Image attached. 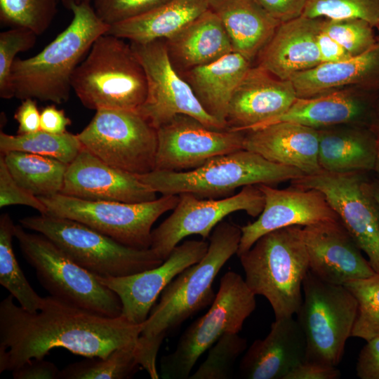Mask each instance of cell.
<instances>
[{
  "label": "cell",
  "mask_w": 379,
  "mask_h": 379,
  "mask_svg": "<svg viewBox=\"0 0 379 379\" xmlns=\"http://www.w3.org/2000/svg\"><path fill=\"white\" fill-rule=\"evenodd\" d=\"M258 187L264 196V208L254 222L240 227L238 256L260 237L275 230L340 220L326 197L317 190L292 185L281 190L266 184Z\"/></svg>",
  "instance_id": "cell-18"
},
{
  "label": "cell",
  "mask_w": 379,
  "mask_h": 379,
  "mask_svg": "<svg viewBox=\"0 0 379 379\" xmlns=\"http://www.w3.org/2000/svg\"><path fill=\"white\" fill-rule=\"evenodd\" d=\"M178 196L171 214L152 231L150 248L163 260L184 238L199 234L206 239L227 215L244 211L258 217L265 204L258 185L244 186L237 194L220 199H201L188 193Z\"/></svg>",
  "instance_id": "cell-15"
},
{
  "label": "cell",
  "mask_w": 379,
  "mask_h": 379,
  "mask_svg": "<svg viewBox=\"0 0 379 379\" xmlns=\"http://www.w3.org/2000/svg\"><path fill=\"white\" fill-rule=\"evenodd\" d=\"M356 371L361 379H379V335L367 340L361 350Z\"/></svg>",
  "instance_id": "cell-44"
},
{
  "label": "cell",
  "mask_w": 379,
  "mask_h": 379,
  "mask_svg": "<svg viewBox=\"0 0 379 379\" xmlns=\"http://www.w3.org/2000/svg\"><path fill=\"white\" fill-rule=\"evenodd\" d=\"M297 321L306 341L305 361L337 366L357 314V302L344 285L324 282L309 270L302 283Z\"/></svg>",
  "instance_id": "cell-10"
},
{
  "label": "cell",
  "mask_w": 379,
  "mask_h": 379,
  "mask_svg": "<svg viewBox=\"0 0 379 379\" xmlns=\"http://www.w3.org/2000/svg\"><path fill=\"white\" fill-rule=\"evenodd\" d=\"M14 237L39 281L51 295L100 315H121L122 305L118 295L49 239L39 233L28 232L21 225H15Z\"/></svg>",
  "instance_id": "cell-8"
},
{
  "label": "cell",
  "mask_w": 379,
  "mask_h": 379,
  "mask_svg": "<svg viewBox=\"0 0 379 379\" xmlns=\"http://www.w3.org/2000/svg\"><path fill=\"white\" fill-rule=\"evenodd\" d=\"M340 375L337 366L305 361L291 371L285 379H338Z\"/></svg>",
  "instance_id": "cell-47"
},
{
  "label": "cell",
  "mask_w": 379,
  "mask_h": 379,
  "mask_svg": "<svg viewBox=\"0 0 379 379\" xmlns=\"http://www.w3.org/2000/svg\"><path fill=\"white\" fill-rule=\"evenodd\" d=\"M60 193L90 201L140 203L157 199L137 175L106 164L83 147L68 164Z\"/></svg>",
  "instance_id": "cell-20"
},
{
  "label": "cell",
  "mask_w": 379,
  "mask_h": 379,
  "mask_svg": "<svg viewBox=\"0 0 379 379\" xmlns=\"http://www.w3.org/2000/svg\"><path fill=\"white\" fill-rule=\"evenodd\" d=\"M39 198L47 215L78 221L137 249L150 248L153 224L179 200L178 195H162L140 203L90 201L61 193Z\"/></svg>",
  "instance_id": "cell-11"
},
{
  "label": "cell",
  "mask_w": 379,
  "mask_h": 379,
  "mask_svg": "<svg viewBox=\"0 0 379 379\" xmlns=\"http://www.w3.org/2000/svg\"><path fill=\"white\" fill-rule=\"evenodd\" d=\"M14 180L38 197L61 192L68 164L38 154L11 151L1 154Z\"/></svg>",
  "instance_id": "cell-32"
},
{
  "label": "cell",
  "mask_w": 379,
  "mask_h": 379,
  "mask_svg": "<svg viewBox=\"0 0 379 379\" xmlns=\"http://www.w3.org/2000/svg\"><path fill=\"white\" fill-rule=\"evenodd\" d=\"M72 11L69 25L36 55L16 58L11 69L14 97L62 104L70 95L72 77L94 41L109 26L96 14L91 3L62 0Z\"/></svg>",
  "instance_id": "cell-2"
},
{
  "label": "cell",
  "mask_w": 379,
  "mask_h": 379,
  "mask_svg": "<svg viewBox=\"0 0 379 379\" xmlns=\"http://www.w3.org/2000/svg\"><path fill=\"white\" fill-rule=\"evenodd\" d=\"M366 173L324 171L291 181L292 185L322 192L340 222L379 273V207Z\"/></svg>",
  "instance_id": "cell-13"
},
{
  "label": "cell",
  "mask_w": 379,
  "mask_h": 379,
  "mask_svg": "<svg viewBox=\"0 0 379 379\" xmlns=\"http://www.w3.org/2000/svg\"><path fill=\"white\" fill-rule=\"evenodd\" d=\"M377 138L376 154L373 171L377 174L378 177V179H379V137H377Z\"/></svg>",
  "instance_id": "cell-53"
},
{
  "label": "cell",
  "mask_w": 379,
  "mask_h": 379,
  "mask_svg": "<svg viewBox=\"0 0 379 379\" xmlns=\"http://www.w3.org/2000/svg\"><path fill=\"white\" fill-rule=\"evenodd\" d=\"M238 257L248 287L268 300L275 319L297 313L302 301L303 280L310 270L302 227L266 233Z\"/></svg>",
  "instance_id": "cell-3"
},
{
  "label": "cell",
  "mask_w": 379,
  "mask_h": 379,
  "mask_svg": "<svg viewBox=\"0 0 379 379\" xmlns=\"http://www.w3.org/2000/svg\"><path fill=\"white\" fill-rule=\"evenodd\" d=\"M171 0H94L93 8L109 26L142 15Z\"/></svg>",
  "instance_id": "cell-42"
},
{
  "label": "cell",
  "mask_w": 379,
  "mask_h": 379,
  "mask_svg": "<svg viewBox=\"0 0 379 379\" xmlns=\"http://www.w3.org/2000/svg\"><path fill=\"white\" fill-rule=\"evenodd\" d=\"M378 94L379 91L352 86L316 97L297 98L284 114L256 128L282 121L316 129L343 124L370 127Z\"/></svg>",
  "instance_id": "cell-22"
},
{
  "label": "cell",
  "mask_w": 379,
  "mask_h": 379,
  "mask_svg": "<svg viewBox=\"0 0 379 379\" xmlns=\"http://www.w3.org/2000/svg\"><path fill=\"white\" fill-rule=\"evenodd\" d=\"M371 187L373 195L379 207V179L371 181Z\"/></svg>",
  "instance_id": "cell-52"
},
{
  "label": "cell",
  "mask_w": 379,
  "mask_h": 379,
  "mask_svg": "<svg viewBox=\"0 0 379 379\" xmlns=\"http://www.w3.org/2000/svg\"><path fill=\"white\" fill-rule=\"evenodd\" d=\"M154 170L185 171L215 157L244 149L245 131L215 130L187 114H177L157 129Z\"/></svg>",
  "instance_id": "cell-16"
},
{
  "label": "cell",
  "mask_w": 379,
  "mask_h": 379,
  "mask_svg": "<svg viewBox=\"0 0 379 379\" xmlns=\"http://www.w3.org/2000/svg\"><path fill=\"white\" fill-rule=\"evenodd\" d=\"M370 128L377 135V137H379V94L375 105Z\"/></svg>",
  "instance_id": "cell-51"
},
{
  "label": "cell",
  "mask_w": 379,
  "mask_h": 379,
  "mask_svg": "<svg viewBox=\"0 0 379 379\" xmlns=\"http://www.w3.org/2000/svg\"><path fill=\"white\" fill-rule=\"evenodd\" d=\"M305 358V338L297 319H275L267 335L255 340L244 354L239 375L248 379H285Z\"/></svg>",
  "instance_id": "cell-24"
},
{
  "label": "cell",
  "mask_w": 379,
  "mask_h": 379,
  "mask_svg": "<svg viewBox=\"0 0 379 379\" xmlns=\"http://www.w3.org/2000/svg\"><path fill=\"white\" fill-rule=\"evenodd\" d=\"M310 272L336 285L376 272L340 220L302 227Z\"/></svg>",
  "instance_id": "cell-19"
},
{
  "label": "cell",
  "mask_w": 379,
  "mask_h": 379,
  "mask_svg": "<svg viewBox=\"0 0 379 379\" xmlns=\"http://www.w3.org/2000/svg\"><path fill=\"white\" fill-rule=\"evenodd\" d=\"M244 149L305 175L322 171L318 161V130L298 123L282 121L246 131Z\"/></svg>",
  "instance_id": "cell-25"
},
{
  "label": "cell",
  "mask_w": 379,
  "mask_h": 379,
  "mask_svg": "<svg viewBox=\"0 0 379 379\" xmlns=\"http://www.w3.org/2000/svg\"><path fill=\"white\" fill-rule=\"evenodd\" d=\"M252 62L232 51L218 60L179 74L187 82L204 109L226 125L231 98Z\"/></svg>",
  "instance_id": "cell-29"
},
{
  "label": "cell",
  "mask_w": 379,
  "mask_h": 379,
  "mask_svg": "<svg viewBox=\"0 0 379 379\" xmlns=\"http://www.w3.org/2000/svg\"><path fill=\"white\" fill-rule=\"evenodd\" d=\"M13 224L10 215L0 218V284L25 310L34 312L43 305L44 298L32 288L23 274L15 255L12 240Z\"/></svg>",
  "instance_id": "cell-34"
},
{
  "label": "cell",
  "mask_w": 379,
  "mask_h": 379,
  "mask_svg": "<svg viewBox=\"0 0 379 379\" xmlns=\"http://www.w3.org/2000/svg\"><path fill=\"white\" fill-rule=\"evenodd\" d=\"M164 42L171 64L178 73L208 64L233 51L222 22L210 9Z\"/></svg>",
  "instance_id": "cell-28"
},
{
  "label": "cell",
  "mask_w": 379,
  "mask_h": 379,
  "mask_svg": "<svg viewBox=\"0 0 379 379\" xmlns=\"http://www.w3.org/2000/svg\"><path fill=\"white\" fill-rule=\"evenodd\" d=\"M208 9V0H171L136 18L109 26L105 34L130 43L166 40Z\"/></svg>",
  "instance_id": "cell-31"
},
{
  "label": "cell",
  "mask_w": 379,
  "mask_h": 379,
  "mask_svg": "<svg viewBox=\"0 0 379 379\" xmlns=\"http://www.w3.org/2000/svg\"><path fill=\"white\" fill-rule=\"evenodd\" d=\"M303 175L298 168L270 161L246 149L215 157L190 171L153 170L137 175L141 181L162 195L188 193L201 199L224 198L231 196L240 187L272 185Z\"/></svg>",
  "instance_id": "cell-5"
},
{
  "label": "cell",
  "mask_w": 379,
  "mask_h": 379,
  "mask_svg": "<svg viewBox=\"0 0 379 379\" xmlns=\"http://www.w3.org/2000/svg\"><path fill=\"white\" fill-rule=\"evenodd\" d=\"M290 80L300 98L352 86L379 91V42L362 54L340 62L321 63Z\"/></svg>",
  "instance_id": "cell-26"
},
{
  "label": "cell",
  "mask_w": 379,
  "mask_h": 379,
  "mask_svg": "<svg viewBox=\"0 0 379 379\" xmlns=\"http://www.w3.org/2000/svg\"><path fill=\"white\" fill-rule=\"evenodd\" d=\"M375 29H376L378 30V35L377 36V39H378V41L379 42V22H378V24L375 27Z\"/></svg>",
  "instance_id": "cell-54"
},
{
  "label": "cell",
  "mask_w": 379,
  "mask_h": 379,
  "mask_svg": "<svg viewBox=\"0 0 379 379\" xmlns=\"http://www.w3.org/2000/svg\"><path fill=\"white\" fill-rule=\"evenodd\" d=\"M38 35L24 27H11L0 33V97H14L11 84V69L16 55L32 48Z\"/></svg>",
  "instance_id": "cell-41"
},
{
  "label": "cell",
  "mask_w": 379,
  "mask_h": 379,
  "mask_svg": "<svg viewBox=\"0 0 379 379\" xmlns=\"http://www.w3.org/2000/svg\"><path fill=\"white\" fill-rule=\"evenodd\" d=\"M344 286L357 302L352 337L367 341L379 335V273L350 281Z\"/></svg>",
  "instance_id": "cell-37"
},
{
  "label": "cell",
  "mask_w": 379,
  "mask_h": 379,
  "mask_svg": "<svg viewBox=\"0 0 379 379\" xmlns=\"http://www.w3.org/2000/svg\"><path fill=\"white\" fill-rule=\"evenodd\" d=\"M291 80L251 66L235 89L226 116L227 128L246 131L284 114L297 99Z\"/></svg>",
  "instance_id": "cell-21"
},
{
  "label": "cell",
  "mask_w": 379,
  "mask_h": 379,
  "mask_svg": "<svg viewBox=\"0 0 379 379\" xmlns=\"http://www.w3.org/2000/svg\"><path fill=\"white\" fill-rule=\"evenodd\" d=\"M142 362V345L138 341L116 349L105 358L86 357L60 371L62 379H124L131 378Z\"/></svg>",
  "instance_id": "cell-33"
},
{
  "label": "cell",
  "mask_w": 379,
  "mask_h": 379,
  "mask_svg": "<svg viewBox=\"0 0 379 379\" xmlns=\"http://www.w3.org/2000/svg\"><path fill=\"white\" fill-rule=\"evenodd\" d=\"M222 22L233 51L252 62L281 23L255 0H208Z\"/></svg>",
  "instance_id": "cell-30"
},
{
  "label": "cell",
  "mask_w": 379,
  "mask_h": 379,
  "mask_svg": "<svg viewBox=\"0 0 379 379\" xmlns=\"http://www.w3.org/2000/svg\"><path fill=\"white\" fill-rule=\"evenodd\" d=\"M81 149L77 134L67 131L60 134L42 130L15 135L4 132L0 133V151L2 154L11 151L23 152L51 157L69 164Z\"/></svg>",
  "instance_id": "cell-35"
},
{
  "label": "cell",
  "mask_w": 379,
  "mask_h": 379,
  "mask_svg": "<svg viewBox=\"0 0 379 379\" xmlns=\"http://www.w3.org/2000/svg\"><path fill=\"white\" fill-rule=\"evenodd\" d=\"M25 228L44 235L76 263L102 277H124L160 265L152 248L137 249L78 221L40 214L20 220Z\"/></svg>",
  "instance_id": "cell-7"
},
{
  "label": "cell",
  "mask_w": 379,
  "mask_h": 379,
  "mask_svg": "<svg viewBox=\"0 0 379 379\" xmlns=\"http://www.w3.org/2000/svg\"><path fill=\"white\" fill-rule=\"evenodd\" d=\"M317 130L318 161L322 171L335 173L373 171L378 138L369 126L343 124Z\"/></svg>",
  "instance_id": "cell-27"
},
{
  "label": "cell",
  "mask_w": 379,
  "mask_h": 379,
  "mask_svg": "<svg viewBox=\"0 0 379 379\" xmlns=\"http://www.w3.org/2000/svg\"><path fill=\"white\" fill-rule=\"evenodd\" d=\"M321 29L335 39L352 56L368 51L378 43L375 27L358 18H324Z\"/></svg>",
  "instance_id": "cell-40"
},
{
  "label": "cell",
  "mask_w": 379,
  "mask_h": 379,
  "mask_svg": "<svg viewBox=\"0 0 379 379\" xmlns=\"http://www.w3.org/2000/svg\"><path fill=\"white\" fill-rule=\"evenodd\" d=\"M14 299L9 294L0 303V373L44 358L58 347L86 358H105L137 343L142 330V324H133L122 315H100L51 295L44 297L34 312L17 305Z\"/></svg>",
  "instance_id": "cell-1"
},
{
  "label": "cell",
  "mask_w": 379,
  "mask_h": 379,
  "mask_svg": "<svg viewBox=\"0 0 379 379\" xmlns=\"http://www.w3.org/2000/svg\"><path fill=\"white\" fill-rule=\"evenodd\" d=\"M256 307L255 295L238 273L229 271L207 312L188 326L175 350L161 357L159 375L185 379L199 358L225 333H239Z\"/></svg>",
  "instance_id": "cell-9"
},
{
  "label": "cell",
  "mask_w": 379,
  "mask_h": 379,
  "mask_svg": "<svg viewBox=\"0 0 379 379\" xmlns=\"http://www.w3.org/2000/svg\"><path fill=\"white\" fill-rule=\"evenodd\" d=\"M147 78L146 98L138 112L156 129L177 114L192 116L206 126L226 130V126L201 107L191 87L169 59L164 40L130 43Z\"/></svg>",
  "instance_id": "cell-14"
},
{
  "label": "cell",
  "mask_w": 379,
  "mask_h": 379,
  "mask_svg": "<svg viewBox=\"0 0 379 379\" xmlns=\"http://www.w3.org/2000/svg\"><path fill=\"white\" fill-rule=\"evenodd\" d=\"M25 205L46 214L47 208L36 196L21 187L11 175L3 156L0 157V207Z\"/></svg>",
  "instance_id": "cell-43"
},
{
  "label": "cell",
  "mask_w": 379,
  "mask_h": 379,
  "mask_svg": "<svg viewBox=\"0 0 379 379\" xmlns=\"http://www.w3.org/2000/svg\"><path fill=\"white\" fill-rule=\"evenodd\" d=\"M246 340L239 333H225L210 348L206 360L190 379H227L230 378L239 357L246 350Z\"/></svg>",
  "instance_id": "cell-38"
},
{
  "label": "cell",
  "mask_w": 379,
  "mask_h": 379,
  "mask_svg": "<svg viewBox=\"0 0 379 379\" xmlns=\"http://www.w3.org/2000/svg\"><path fill=\"white\" fill-rule=\"evenodd\" d=\"M302 15L335 20L358 18L375 27L379 22V0H308Z\"/></svg>",
  "instance_id": "cell-39"
},
{
  "label": "cell",
  "mask_w": 379,
  "mask_h": 379,
  "mask_svg": "<svg viewBox=\"0 0 379 379\" xmlns=\"http://www.w3.org/2000/svg\"><path fill=\"white\" fill-rule=\"evenodd\" d=\"M323 18L301 15L281 22L256 58V65L274 76L290 80L321 63L317 36Z\"/></svg>",
  "instance_id": "cell-23"
},
{
  "label": "cell",
  "mask_w": 379,
  "mask_h": 379,
  "mask_svg": "<svg viewBox=\"0 0 379 379\" xmlns=\"http://www.w3.org/2000/svg\"><path fill=\"white\" fill-rule=\"evenodd\" d=\"M76 2H88V3H91V0H74Z\"/></svg>",
  "instance_id": "cell-55"
},
{
  "label": "cell",
  "mask_w": 379,
  "mask_h": 379,
  "mask_svg": "<svg viewBox=\"0 0 379 379\" xmlns=\"http://www.w3.org/2000/svg\"><path fill=\"white\" fill-rule=\"evenodd\" d=\"M60 371L52 362L34 358L12 371L14 379H57Z\"/></svg>",
  "instance_id": "cell-46"
},
{
  "label": "cell",
  "mask_w": 379,
  "mask_h": 379,
  "mask_svg": "<svg viewBox=\"0 0 379 379\" xmlns=\"http://www.w3.org/2000/svg\"><path fill=\"white\" fill-rule=\"evenodd\" d=\"M271 16L284 22L301 16L308 0H255Z\"/></svg>",
  "instance_id": "cell-45"
},
{
  "label": "cell",
  "mask_w": 379,
  "mask_h": 379,
  "mask_svg": "<svg viewBox=\"0 0 379 379\" xmlns=\"http://www.w3.org/2000/svg\"><path fill=\"white\" fill-rule=\"evenodd\" d=\"M71 120L63 109H58L54 105L45 107L41 112V130L55 134L67 132Z\"/></svg>",
  "instance_id": "cell-50"
},
{
  "label": "cell",
  "mask_w": 379,
  "mask_h": 379,
  "mask_svg": "<svg viewBox=\"0 0 379 379\" xmlns=\"http://www.w3.org/2000/svg\"><path fill=\"white\" fill-rule=\"evenodd\" d=\"M317 44L321 63L340 62L352 57L345 48L321 28L317 36Z\"/></svg>",
  "instance_id": "cell-49"
},
{
  "label": "cell",
  "mask_w": 379,
  "mask_h": 379,
  "mask_svg": "<svg viewBox=\"0 0 379 379\" xmlns=\"http://www.w3.org/2000/svg\"><path fill=\"white\" fill-rule=\"evenodd\" d=\"M241 227L221 221L210 236L208 251L198 262L179 273L164 289L142 324V336L163 337L188 318L211 305L215 294L213 283L221 268L237 254Z\"/></svg>",
  "instance_id": "cell-6"
},
{
  "label": "cell",
  "mask_w": 379,
  "mask_h": 379,
  "mask_svg": "<svg viewBox=\"0 0 379 379\" xmlns=\"http://www.w3.org/2000/svg\"><path fill=\"white\" fill-rule=\"evenodd\" d=\"M14 119L18 124V134H27L41 130V112L34 99L22 100L18 107Z\"/></svg>",
  "instance_id": "cell-48"
},
{
  "label": "cell",
  "mask_w": 379,
  "mask_h": 379,
  "mask_svg": "<svg viewBox=\"0 0 379 379\" xmlns=\"http://www.w3.org/2000/svg\"><path fill=\"white\" fill-rule=\"evenodd\" d=\"M72 88L82 105L138 111L147 91L143 67L130 43L104 34L76 68Z\"/></svg>",
  "instance_id": "cell-4"
},
{
  "label": "cell",
  "mask_w": 379,
  "mask_h": 379,
  "mask_svg": "<svg viewBox=\"0 0 379 379\" xmlns=\"http://www.w3.org/2000/svg\"><path fill=\"white\" fill-rule=\"evenodd\" d=\"M59 0H0L1 23L11 27H24L38 36L52 23Z\"/></svg>",
  "instance_id": "cell-36"
},
{
  "label": "cell",
  "mask_w": 379,
  "mask_h": 379,
  "mask_svg": "<svg viewBox=\"0 0 379 379\" xmlns=\"http://www.w3.org/2000/svg\"><path fill=\"white\" fill-rule=\"evenodd\" d=\"M209 244L204 240H187L176 246L159 266L124 277L95 275L114 291L122 305V314L128 321L142 324L166 286L185 268L200 261Z\"/></svg>",
  "instance_id": "cell-17"
},
{
  "label": "cell",
  "mask_w": 379,
  "mask_h": 379,
  "mask_svg": "<svg viewBox=\"0 0 379 379\" xmlns=\"http://www.w3.org/2000/svg\"><path fill=\"white\" fill-rule=\"evenodd\" d=\"M77 136L84 148L113 167L135 175L154 169L157 129L138 111L97 109Z\"/></svg>",
  "instance_id": "cell-12"
}]
</instances>
